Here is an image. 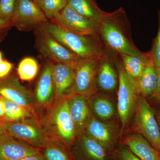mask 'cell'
Returning <instances> with one entry per match:
<instances>
[{"label": "cell", "instance_id": "6da1fadb", "mask_svg": "<svg viewBox=\"0 0 160 160\" xmlns=\"http://www.w3.org/2000/svg\"><path fill=\"white\" fill-rule=\"evenodd\" d=\"M98 37L104 49L114 54L139 58L149 54L140 51L133 42L131 24L122 7L112 12H105L98 23Z\"/></svg>", "mask_w": 160, "mask_h": 160}, {"label": "cell", "instance_id": "7a4b0ae2", "mask_svg": "<svg viewBox=\"0 0 160 160\" xmlns=\"http://www.w3.org/2000/svg\"><path fill=\"white\" fill-rule=\"evenodd\" d=\"M37 114L51 142L69 149L77 137L74 123L69 112L67 97L44 108H37Z\"/></svg>", "mask_w": 160, "mask_h": 160}, {"label": "cell", "instance_id": "3957f363", "mask_svg": "<svg viewBox=\"0 0 160 160\" xmlns=\"http://www.w3.org/2000/svg\"><path fill=\"white\" fill-rule=\"evenodd\" d=\"M41 26L78 58L100 57L105 51L98 37L76 34L49 21L43 23Z\"/></svg>", "mask_w": 160, "mask_h": 160}, {"label": "cell", "instance_id": "277c9868", "mask_svg": "<svg viewBox=\"0 0 160 160\" xmlns=\"http://www.w3.org/2000/svg\"><path fill=\"white\" fill-rule=\"evenodd\" d=\"M115 62L119 78L118 112L124 129L135 111L140 94L137 83L126 73L119 55H117Z\"/></svg>", "mask_w": 160, "mask_h": 160}, {"label": "cell", "instance_id": "5b68a950", "mask_svg": "<svg viewBox=\"0 0 160 160\" xmlns=\"http://www.w3.org/2000/svg\"><path fill=\"white\" fill-rule=\"evenodd\" d=\"M2 122L8 134L37 149L42 150L51 142L37 114L19 122Z\"/></svg>", "mask_w": 160, "mask_h": 160}, {"label": "cell", "instance_id": "8992f818", "mask_svg": "<svg viewBox=\"0 0 160 160\" xmlns=\"http://www.w3.org/2000/svg\"><path fill=\"white\" fill-rule=\"evenodd\" d=\"M132 129L142 135L160 153V129L154 110L146 98L139 97L136 106Z\"/></svg>", "mask_w": 160, "mask_h": 160}, {"label": "cell", "instance_id": "52a82bcc", "mask_svg": "<svg viewBox=\"0 0 160 160\" xmlns=\"http://www.w3.org/2000/svg\"><path fill=\"white\" fill-rule=\"evenodd\" d=\"M101 56L78 58L74 67L73 85L68 96L80 94L90 98L95 93L96 78Z\"/></svg>", "mask_w": 160, "mask_h": 160}, {"label": "cell", "instance_id": "ba28073f", "mask_svg": "<svg viewBox=\"0 0 160 160\" xmlns=\"http://www.w3.org/2000/svg\"><path fill=\"white\" fill-rule=\"evenodd\" d=\"M34 32L37 49L47 60L54 64H76L79 58L59 42L41 26L34 29Z\"/></svg>", "mask_w": 160, "mask_h": 160}, {"label": "cell", "instance_id": "9c48e42d", "mask_svg": "<svg viewBox=\"0 0 160 160\" xmlns=\"http://www.w3.org/2000/svg\"><path fill=\"white\" fill-rule=\"evenodd\" d=\"M50 21L61 28L76 34L98 37V24L78 13L69 5L56 14Z\"/></svg>", "mask_w": 160, "mask_h": 160}, {"label": "cell", "instance_id": "30bf717a", "mask_svg": "<svg viewBox=\"0 0 160 160\" xmlns=\"http://www.w3.org/2000/svg\"><path fill=\"white\" fill-rule=\"evenodd\" d=\"M49 21L38 4L32 0H17L11 22L21 31L35 29Z\"/></svg>", "mask_w": 160, "mask_h": 160}, {"label": "cell", "instance_id": "8fae6325", "mask_svg": "<svg viewBox=\"0 0 160 160\" xmlns=\"http://www.w3.org/2000/svg\"><path fill=\"white\" fill-rule=\"evenodd\" d=\"M0 96L19 104L37 114L33 92L22 85L12 72L6 77L0 78Z\"/></svg>", "mask_w": 160, "mask_h": 160}, {"label": "cell", "instance_id": "7c38bea8", "mask_svg": "<svg viewBox=\"0 0 160 160\" xmlns=\"http://www.w3.org/2000/svg\"><path fill=\"white\" fill-rule=\"evenodd\" d=\"M54 64L47 60L40 73L33 92L36 109L46 108L54 102L55 96L53 79Z\"/></svg>", "mask_w": 160, "mask_h": 160}, {"label": "cell", "instance_id": "4fadbf2b", "mask_svg": "<svg viewBox=\"0 0 160 160\" xmlns=\"http://www.w3.org/2000/svg\"><path fill=\"white\" fill-rule=\"evenodd\" d=\"M117 55L105 49L99 61L96 78L97 88L112 92L118 86V74L115 62Z\"/></svg>", "mask_w": 160, "mask_h": 160}, {"label": "cell", "instance_id": "5bb4252c", "mask_svg": "<svg viewBox=\"0 0 160 160\" xmlns=\"http://www.w3.org/2000/svg\"><path fill=\"white\" fill-rule=\"evenodd\" d=\"M69 153L72 160H108L104 147L84 132L77 137Z\"/></svg>", "mask_w": 160, "mask_h": 160}, {"label": "cell", "instance_id": "9a60e30c", "mask_svg": "<svg viewBox=\"0 0 160 160\" xmlns=\"http://www.w3.org/2000/svg\"><path fill=\"white\" fill-rule=\"evenodd\" d=\"M41 150L15 138L8 133L0 138V160H19L40 153Z\"/></svg>", "mask_w": 160, "mask_h": 160}, {"label": "cell", "instance_id": "2e32d148", "mask_svg": "<svg viewBox=\"0 0 160 160\" xmlns=\"http://www.w3.org/2000/svg\"><path fill=\"white\" fill-rule=\"evenodd\" d=\"M89 98L86 96L80 94L67 97L69 112L74 123L77 136L84 132L91 118Z\"/></svg>", "mask_w": 160, "mask_h": 160}, {"label": "cell", "instance_id": "e0dca14e", "mask_svg": "<svg viewBox=\"0 0 160 160\" xmlns=\"http://www.w3.org/2000/svg\"><path fill=\"white\" fill-rule=\"evenodd\" d=\"M75 64H54L53 79L55 90V101H60L69 96L74 81Z\"/></svg>", "mask_w": 160, "mask_h": 160}, {"label": "cell", "instance_id": "ac0fdd59", "mask_svg": "<svg viewBox=\"0 0 160 160\" xmlns=\"http://www.w3.org/2000/svg\"><path fill=\"white\" fill-rule=\"evenodd\" d=\"M123 143L141 160H160V153L142 135L132 133L126 137Z\"/></svg>", "mask_w": 160, "mask_h": 160}, {"label": "cell", "instance_id": "d6986e66", "mask_svg": "<svg viewBox=\"0 0 160 160\" xmlns=\"http://www.w3.org/2000/svg\"><path fill=\"white\" fill-rule=\"evenodd\" d=\"M158 76V69L150 54L142 74L137 83L140 95L146 98L154 93L157 87Z\"/></svg>", "mask_w": 160, "mask_h": 160}, {"label": "cell", "instance_id": "ffe728a7", "mask_svg": "<svg viewBox=\"0 0 160 160\" xmlns=\"http://www.w3.org/2000/svg\"><path fill=\"white\" fill-rule=\"evenodd\" d=\"M89 137L100 143L105 149L111 148L113 138L111 129L105 123L91 118L84 132Z\"/></svg>", "mask_w": 160, "mask_h": 160}, {"label": "cell", "instance_id": "44dd1931", "mask_svg": "<svg viewBox=\"0 0 160 160\" xmlns=\"http://www.w3.org/2000/svg\"><path fill=\"white\" fill-rule=\"evenodd\" d=\"M68 5L78 13L98 24L105 12L96 0H68Z\"/></svg>", "mask_w": 160, "mask_h": 160}, {"label": "cell", "instance_id": "7402d4cb", "mask_svg": "<svg viewBox=\"0 0 160 160\" xmlns=\"http://www.w3.org/2000/svg\"><path fill=\"white\" fill-rule=\"evenodd\" d=\"M124 69L128 75L137 83L139 80L146 67L149 52L146 58H139L125 54H119Z\"/></svg>", "mask_w": 160, "mask_h": 160}, {"label": "cell", "instance_id": "603a6c76", "mask_svg": "<svg viewBox=\"0 0 160 160\" xmlns=\"http://www.w3.org/2000/svg\"><path fill=\"white\" fill-rule=\"evenodd\" d=\"M3 98L5 110L4 122H15L36 115L19 104Z\"/></svg>", "mask_w": 160, "mask_h": 160}, {"label": "cell", "instance_id": "cb8c5ba5", "mask_svg": "<svg viewBox=\"0 0 160 160\" xmlns=\"http://www.w3.org/2000/svg\"><path fill=\"white\" fill-rule=\"evenodd\" d=\"M89 102L90 109L98 118L103 120L108 119L114 114L112 103L106 98L97 97L92 98Z\"/></svg>", "mask_w": 160, "mask_h": 160}, {"label": "cell", "instance_id": "d4e9b609", "mask_svg": "<svg viewBox=\"0 0 160 160\" xmlns=\"http://www.w3.org/2000/svg\"><path fill=\"white\" fill-rule=\"evenodd\" d=\"M39 70L38 64L32 58H24L20 62L17 69V73L20 79L30 82L34 79Z\"/></svg>", "mask_w": 160, "mask_h": 160}, {"label": "cell", "instance_id": "484cf974", "mask_svg": "<svg viewBox=\"0 0 160 160\" xmlns=\"http://www.w3.org/2000/svg\"><path fill=\"white\" fill-rule=\"evenodd\" d=\"M41 151L46 160H72L68 150L52 142Z\"/></svg>", "mask_w": 160, "mask_h": 160}, {"label": "cell", "instance_id": "4316f807", "mask_svg": "<svg viewBox=\"0 0 160 160\" xmlns=\"http://www.w3.org/2000/svg\"><path fill=\"white\" fill-rule=\"evenodd\" d=\"M68 5V0H41L40 7L48 20L62 11Z\"/></svg>", "mask_w": 160, "mask_h": 160}, {"label": "cell", "instance_id": "83f0119b", "mask_svg": "<svg viewBox=\"0 0 160 160\" xmlns=\"http://www.w3.org/2000/svg\"><path fill=\"white\" fill-rule=\"evenodd\" d=\"M17 0H0V18L10 22Z\"/></svg>", "mask_w": 160, "mask_h": 160}, {"label": "cell", "instance_id": "f1b7e54d", "mask_svg": "<svg viewBox=\"0 0 160 160\" xmlns=\"http://www.w3.org/2000/svg\"><path fill=\"white\" fill-rule=\"evenodd\" d=\"M159 26L157 36L152 42L151 50L149 51L152 60L158 69H160V9L158 11Z\"/></svg>", "mask_w": 160, "mask_h": 160}, {"label": "cell", "instance_id": "f546056e", "mask_svg": "<svg viewBox=\"0 0 160 160\" xmlns=\"http://www.w3.org/2000/svg\"><path fill=\"white\" fill-rule=\"evenodd\" d=\"M112 160H141L128 147H123L115 152Z\"/></svg>", "mask_w": 160, "mask_h": 160}, {"label": "cell", "instance_id": "4dcf8cb0", "mask_svg": "<svg viewBox=\"0 0 160 160\" xmlns=\"http://www.w3.org/2000/svg\"><path fill=\"white\" fill-rule=\"evenodd\" d=\"M13 64L6 60H2L0 62V78L6 77L12 71Z\"/></svg>", "mask_w": 160, "mask_h": 160}, {"label": "cell", "instance_id": "1f68e13d", "mask_svg": "<svg viewBox=\"0 0 160 160\" xmlns=\"http://www.w3.org/2000/svg\"><path fill=\"white\" fill-rule=\"evenodd\" d=\"M11 22L0 18V42L6 36L12 27Z\"/></svg>", "mask_w": 160, "mask_h": 160}, {"label": "cell", "instance_id": "d6a6232c", "mask_svg": "<svg viewBox=\"0 0 160 160\" xmlns=\"http://www.w3.org/2000/svg\"><path fill=\"white\" fill-rule=\"evenodd\" d=\"M158 76L157 87L154 93L150 97L154 99L157 103L160 105V69H158Z\"/></svg>", "mask_w": 160, "mask_h": 160}, {"label": "cell", "instance_id": "836d02e7", "mask_svg": "<svg viewBox=\"0 0 160 160\" xmlns=\"http://www.w3.org/2000/svg\"><path fill=\"white\" fill-rule=\"evenodd\" d=\"M19 160H46L42 153V151L37 154L28 156Z\"/></svg>", "mask_w": 160, "mask_h": 160}, {"label": "cell", "instance_id": "e575fe53", "mask_svg": "<svg viewBox=\"0 0 160 160\" xmlns=\"http://www.w3.org/2000/svg\"><path fill=\"white\" fill-rule=\"evenodd\" d=\"M5 110L4 106L3 98L0 96V120L2 122H4L5 120Z\"/></svg>", "mask_w": 160, "mask_h": 160}, {"label": "cell", "instance_id": "d590c367", "mask_svg": "<svg viewBox=\"0 0 160 160\" xmlns=\"http://www.w3.org/2000/svg\"><path fill=\"white\" fill-rule=\"evenodd\" d=\"M7 133V132L3 125L2 122L0 120V138H2L4 135Z\"/></svg>", "mask_w": 160, "mask_h": 160}, {"label": "cell", "instance_id": "8d00e7d4", "mask_svg": "<svg viewBox=\"0 0 160 160\" xmlns=\"http://www.w3.org/2000/svg\"><path fill=\"white\" fill-rule=\"evenodd\" d=\"M155 113L156 118L160 129V109H158L157 112H156V113L155 112Z\"/></svg>", "mask_w": 160, "mask_h": 160}, {"label": "cell", "instance_id": "74e56055", "mask_svg": "<svg viewBox=\"0 0 160 160\" xmlns=\"http://www.w3.org/2000/svg\"><path fill=\"white\" fill-rule=\"evenodd\" d=\"M33 2H35L39 6H40V2H41V0H32ZM40 7V6H39Z\"/></svg>", "mask_w": 160, "mask_h": 160}, {"label": "cell", "instance_id": "f35d334b", "mask_svg": "<svg viewBox=\"0 0 160 160\" xmlns=\"http://www.w3.org/2000/svg\"><path fill=\"white\" fill-rule=\"evenodd\" d=\"M2 60V53L0 51V62H1Z\"/></svg>", "mask_w": 160, "mask_h": 160}]
</instances>
